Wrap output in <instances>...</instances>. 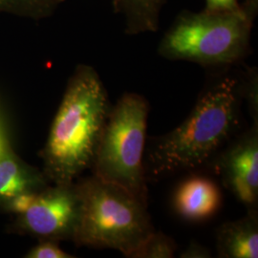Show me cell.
<instances>
[{"label":"cell","mask_w":258,"mask_h":258,"mask_svg":"<svg viewBox=\"0 0 258 258\" xmlns=\"http://www.w3.org/2000/svg\"><path fill=\"white\" fill-rule=\"evenodd\" d=\"M243 102L244 83L234 77L224 76L207 86L182 123L147 142V180L206 168L239 134Z\"/></svg>","instance_id":"obj_1"},{"label":"cell","mask_w":258,"mask_h":258,"mask_svg":"<svg viewBox=\"0 0 258 258\" xmlns=\"http://www.w3.org/2000/svg\"><path fill=\"white\" fill-rule=\"evenodd\" d=\"M111 107L98 72L88 65L78 66L43 149L46 178L55 184H73L84 170L91 168Z\"/></svg>","instance_id":"obj_2"},{"label":"cell","mask_w":258,"mask_h":258,"mask_svg":"<svg viewBox=\"0 0 258 258\" xmlns=\"http://www.w3.org/2000/svg\"><path fill=\"white\" fill-rule=\"evenodd\" d=\"M253 7L231 11L184 13L162 38L158 53L169 60H185L204 67H227L247 54L253 23Z\"/></svg>","instance_id":"obj_3"},{"label":"cell","mask_w":258,"mask_h":258,"mask_svg":"<svg viewBox=\"0 0 258 258\" xmlns=\"http://www.w3.org/2000/svg\"><path fill=\"white\" fill-rule=\"evenodd\" d=\"M79 187L81 213L73 239L77 245L116 249L126 257L154 231L148 204L122 187L94 175Z\"/></svg>","instance_id":"obj_4"},{"label":"cell","mask_w":258,"mask_h":258,"mask_svg":"<svg viewBox=\"0 0 258 258\" xmlns=\"http://www.w3.org/2000/svg\"><path fill=\"white\" fill-rule=\"evenodd\" d=\"M148 102L137 93H124L112 105L91 169L93 175L119 185L148 203L144 156Z\"/></svg>","instance_id":"obj_5"},{"label":"cell","mask_w":258,"mask_h":258,"mask_svg":"<svg viewBox=\"0 0 258 258\" xmlns=\"http://www.w3.org/2000/svg\"><path fill=\"white\" fill-rule=\"evenodd\" d=\"M81 203L79 184H55L39 190L19 216L25 229L42 239L73 240Z\"/></svg>","instance_id":"obj_6"},{"label":"cell","mask_w":258,"mask_h":258,"mask_svg":"<svg viewBox=\"0 0 258 258\" xmlns=\"http://www.w3.org/2000/svg\"><path fill=\"white\" fill-rule=\"evenodd\" d=\"M206 168L219 176L247 210H257L258 121L237 134Z\"/></svg>","instance_id":"obj_7"},{"label":"cell","mask_w":258,"mask_h":258,"mask_svg":"<svg viewBox=\"0 0 258 258\" xmlns=\"http://www.w3.org/2000/svg\"><path fill=\"white\" fill-rule=\"evenodd\" d=\"M222 203L221 191L209 177L192 175L176 188L173 206L178 215L184 220L202 222L210 219Z\"/></svg>","instance_id":"obj_8"},{"label":"cell","mask_w":258,"mask_h":258,"mask_svg":"<svg viewBox=\"0 0 258 258\" xmlns=\"http://www.w3.org/2000/svg\"><path fill=\"white\" fill-rule=\"evenodd\" d=\"M216 250L221 258H257V210H248L238 220L223 223L216 231Z\"/></svg>","instance_id":"obj_9"},{"label":"cell","mask_w":258,"mask_h":258,"mask_svg":"<svg viewBox=\"0 0 258 258\" xmlns=\"http://www.w3.org/2000/svg\"><path fill=\"white\" fill-rule=\"evenodd\" d=\"M167 0H111L114 12L124 24V33L137 36L156 33Z\"/></svg>","instance_id":"obj_10"},{"label":"cell","mask_w":258,"mask_h":258,"mask_svg":"<svg viewBox=\"0 0 258 258\" xmlns=\"http://www.w3.org/2000/svg\"><path fill=\"white\" fill-rule=\"evenodd\" d=\"M43 186L42 176L24 167L6 150L0 155V202L9 204L19 194L39 191Z\"/></svg>","instance_id":"obj_11"},{"label":"cell","mask_w":258,"mask_h":258,"mask_svg":"<svg viewBox=\"0 0 258 258\" xmlns=\"http://www.w3.org/2000/svg\"><path fill=\"white\" fill-rule=\"evenodd\" d=\"M65 0H0V13L40 20L52 16Z\"/></svg>","instance_id":"obj_12"},{"label":"cell","mask_w":258,"mask_h":258,"mask_svg":"<svg viewBox=\"0 0 258 258\" xmlns=\"http://www.w3.org/2000/svg\"><path fill=\"white\" fill-rule=\"evenodd\" d=\"M177 244L170 236L154 231L126 257L172 258L175 254Z\"/></svg>","instance_id":"obj_13"},{"label":"cell","mask_w":258,"mask_h":258,"mask_svg":"<svg viewBox=\"0 0 258 258\" xmlns=\"http://www.w3.org/2000/svg\"><path fill=\"white\" fill-rule=\"evenodd\" d=\"M30 258H71L74 257L70 253L60 249L54 240H44L28 252Z\"/></svg>","instance_id":"obj_14"},{"label":"cell","mask_w":258,"mask_h":258,"mask_svg":"<svg viewBox=\"0 0 258 258\" xmlns=\"http://www.w3.org/2000/svg\"><path fill=\"white\" fill-rule=\"evenodd\" d=\"M181 258H209L212 257L211 250L200 245L196 241H191L187 248L180 254Z\"/></svg>","instance_id":"obj_15"},{"label":"cell","mask_w":258,"mask_h":258,"mask_svg":"<svg viewBox=\"0 0 258 258\" xmlns=\"http://www.w3.org/2000/svg\"><path fill=\"white\" fill-rule=\"evenodd\" d=\"M239 7L238 0H206V9L210 11H231Z\"/></svg>","instance_id":"obj_16"},{"label":"cell","mask_w":258,"mask_h":258,"mask_svg":"<svg viewBox=\"0 0 258 258\" xmlns=\"http://www.w3.org/2000/svg\"><path fill=\"white\" fill-rule=\"evenodd\" d=\"M5 151L4 149V142H3V138L1 136V133H0V155Z\"/></svg>","instance_id":"obj_17"}]
</instances>
